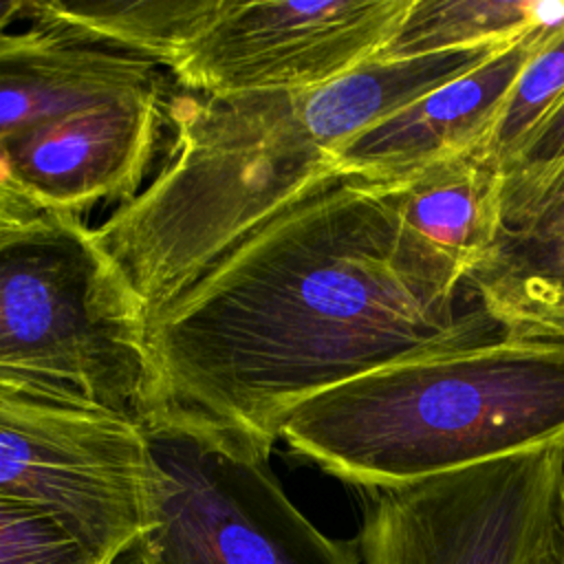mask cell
Masks as SVG:
<instances>
[{"mask_svg":"<svg viewBox=\"0 0 564 564\" xmlns=\"http://www.w3.org/2000/svg\"><path fill=\"white\" fill-rule=\"evenodd\" d=\"M507 335L401 220L390 183L335 176L249 234L150 319L163 405L271 452L304 399Z\"/></svg>","mask_w":564,"mask_h":564,"instance_id":"6da1fadb","label":"cell"},{"mask_svg":"<svg viewBox=\"0 0 564 564\" xmlns=\"http://www.w3.org/2000/svg\"><path fill=\"white\" fill-rule=\"evenodd\" d=\"M399 106V84L377 62L306 90L178 95L167 104L165 165L95 238L150 322L249 234L335 178L333 154Z\"/></svg>","mask_w":564,"mask_h":564,"instance_id":"7a4b0ae2","label":"cell"},{"mask_svg":"<svg viewBox=\"0 0 564 564\" xmlns=\"http://www.w3.org/2000/svg\"><path fill=\"white\" fill-rule=\"evenodd\" d=\"M280 438L364 491L564 445V341L505 335L370 370L297 403Z\"/></svg>","mask_w":564,"mask_h":564,"instance_id":"3957f363","label":"cell"},{"mask_svg":"<svg viewBox=\"0 0 564 564\" xmlns=\"http://www.w3.org/2000/svg\"><path fill=\"white\" fill-rule=\"evenodd\" d=\"M148 313L75 214L0 229V388L143 421L163 405Z\"/></svg>","mask_w":564,"mask_h":564,"instance_id":"277c9868","label":"cell"},{"mask_svg":"<svg viewBox=\"0 0 564 564\" xmlns=\"http://www.w3.org/2000/svg\"><path fill=\"white\" fill-rule=\"evenodd\" d=\"M139 427L154 489L134 564H364L357 540L328 538L289 500L251 438L174 405Z\"/></svg>","mask_w":564,"mask_h":564,"instance_id":"5b68a950","label":"cell"},{"mask_svg":"<svg viewBox=\"0 0 564 564\" xmlns=\"http://www.w3.org/2000/svg\"><path fill=\"white\" fill-rule=\"evenodd\" d=\"M154 467L137 421L0 388V494L55 516L101 562L150 527Z\"/></svg>","mask_w":564,"mask_h":564,"instance_id":"8992f818","label":"cell"},{"mask_svg":"<svg viewBox=\"0 0 564 564\" xmlns=\"http://www.w3.org/2000/svg\"><path fill=\"white\" fill-rule=\"evenodd\" d=\"M564 445L364 491V564H531L557 524Z\"/></svg>","mask_w":564,"mask_h":564,"instance_id":"52a82bcc","label":"cell"},{"mask_svg":"<svg viewBox=\"0 0 564 564\" xmlns=\"http://www.w3.org/2000/svg\"><path fill=\"white\" fill-rule=\"evenodd\" d=\"M410 4L412 0H223L170 73L196 95L317 88L375 59Z\"/></svg>","mask_w":564,"mask_h":564,"instance_id":"ba28073f","label":"cell"},{"mask_svg":"<svg viewBox=\"0 0 564 564\" xmlns=\"http://www.w3.org/2000/svg\"><path fill=\"white\" fill-rule=\"evenodd\" d=\"M167 86L130 93L0 141V183L37 212L75 214L137 196L167 121Z\"/></svg>","mask_w":564,"mask_h":564,"instance_id":"9c48e42d","label":"cell"},{"mask_svg":"<svg viewBox=\"0 0 564 564\" xmlns=\"http://www.w3.org/2000/svg\"><path fill=\"white\" fill-rule=\"evenodd\" d=\"M564 29L527 35L482 66L427 93L341 145L330 167L337 176L399 181L432 165L482 154L502 117L513 84L535 51Z\"/></svg>","mask_w":564,"mask_h":564,"instance_id":"30bf717a","label":"cell"},{"mask_svg":"<svg viewBox=\"0 0 564 564\" xmlns=\"http://www.w3.org/2000/svg\"><path fill=\"white\" fill-rule=\"evenodd\" d=\"M163 82L150 59L31 22L26 31L0 35V141Z\"/></svg>","mask_w":564,"mask_h":564,"instance_id":"8fae6325","label":"cell"},{"mask_svg":"<svg viewBox=\"0 0 564 564\" xmlns=\"http://www.w3.org/2000/svg\"><path fill=\"white\" fill-rule=\"evenodd\" d=\"M502 218L469 282L507 335L564 341V167L507 200Z\"/></svg>","mask_w":564,"mask_h":564,"instance_id":"7c38bea8","label":"cell"},{"mask_svg":"<svg viewBox=\"0 0 564 564\" xmlns=\"http://www.w3.org/2000/svg\"><path fill=\"white\" fill-rule=\"evenodd\" d=\"M388 183L405 227L469 280L505 229L500 165L471 154Z\"/></svg>","mask_w":564,"mask_h":564,"instance_id":"4fadbf2b","label":"cell"},{"mask_svg":"<svg viewBox=\"0 0 564 564\" xmlns=\"http://www.w3.org/2000/svg\"><path fill=\"white\" fill-rule=\"evenodd\" d=\"M220 4L223 0H29L26 20L170 68L181 51L212 22Z\"/></svg>","mask_w":564,"mask_h":564,"instance_id":"5bb4252c","label":"cell"},{"mask_svg":"<svg viewBox=\"0 0 564 564\" xmlns=\"http://www.w3.org/2000/svg\"><path fill=\"white\" fill-rule=\"evenodd\" d=\"M546 29H564V0H412L377 57L511 46Z\"/></svg>","mask_w":564,"mask_h":564,"instance_id":"9a60e30c","label":"cell"},{"mask_svg":"<svg viewBox=\"0 0 564 564\" xmlns=\"http://www.w3.org/2000/svg\"><path fill=\"white\" fill-rule=\"evenodd\" d=\"M564 97V31L531 55L511 88L487 156L502 165Z\"/></svg>","mask_w":564,"mask_h":564,"instance_id":"2e32d148","label":"cell"},{"mask_svg":"<svg viewBox=\"0 0 564 564\" xmlns=\"http://www.w3.org/2000/svg\"><path fill=\"white\" fill-rule=\"evenodd\" d=\"M0 564H106L55 516L0 494Z\"/></svg>","mask_w":564,"mask_h":564,"instance_id":"e0dca14e","label":"cell"},{"mask_svg":"<svg viewBox=\"0 0 564 564\" xmlns=\"http://www.w3.org/2000/svg\"><path fill=\"white\" fill-rule=\"evenodd\" d=\"M564 167V97L500 165L502 205Z\"/></svg>","mask_w":564,"mask_h":564,"instance_id":"ac0fdd59","label":"cell"},{"mask_svg":"<svg viewBox=\"0 0 564 564\" xmlns=\"http://www.w3.org/2000/svg\"><path fill=\"white\" fill-rule=\"evenodd\" d=\"M37 214L40 212L29 200H24L11 187L0 183V229L22 225V223L31 220Z\"/></svg>","mask_w":564,"mask_h":564,"instance_id":"d6986e66","label":"cell"},{"mask_svg":"<svg viewBox=\"0 0 564 564\" xmlns=\"http://www.w3.org/2000/svg\"><path fill=\"white\" fill-rule=\"evenodd\" d=\"M531 564H564V533H562L560 520L549 533V538L544 540V544L538 549Z\"/></svg>","mask_w":564,"mask_h":564,"instance_id":"ffe728a7","label":"cell"},{"mask_svg":"<svg viewBox=\"0 0 564 564\" xmlns=\"http://www.w3.org/2000/svg\"><path fill=\"white\" fill-rule=\"evenodd\" d=\"M29 13V0H0V35L9 33V26L15 24L22 15Z\"/></svg>","mask_w":564,"mask_h":564,"instance_id":"44dd1931","label":"cell"},{"mask_svg":"<svg viewBox=\"0 0 564 564\" xmlns=\"http://www.w3.org/2000/svg\"><path fill=\"white\" fill-rule=\"evenodd\" d=\"M557 520L564 533V463H562V471H560V482H557Z\"/></svg>","mask_w":564,"mask_h":564,"instance_id":"7402d4cb","label":"cell"},{"mask_svg":"<svg viewBox=\"0 0 564 564\" xmlns=\"http://www.w3.org/2000/svg\"><path fill=\"white\" fill-rule=\"evenodd\" d=\"M115 564H121V560H117V562H115ZM130 564H134V562H130Z\"/></svg>","mask_w":564,"mask_h":564,"instance_id":"603a6c76","label":"cell"}]
</instances>
